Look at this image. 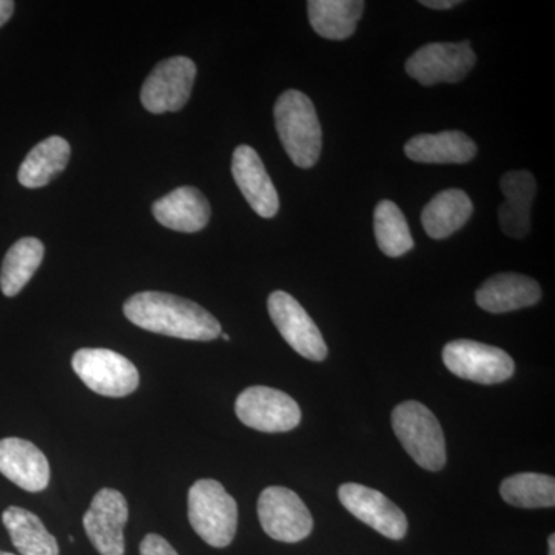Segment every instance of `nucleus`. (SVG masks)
I'll return each mask as SVG.
<instances>
[{
    "label": "nucleus",
    "instance_id": "7c9ffc66",
    "mask_svg": "<svg viewBox=\"0 0 555 555\" xmlns=\"http://www.w3.org/2000/svg\"><path fill=\"white\" fill-rule=\"evenodd\" d=\"M222 338H224V339H225V341H230V337H229V335L222 334Z\"/></svg>",
    "mask_w": 555,
    "mask_h": 555
},
{
    "label": "nucleus",
    "instance_id": "39448f33",
    "mask_svg": "<svg viewBox=\"0 0 555 555\" xmlns=\"http://www.w3.org/2000/svg\"><path fill=\"white\" fill-rule=\"evenodd\" d=\"M72 366L83 385L102 397H127L139 386L137 366L113 350L79 349L73 356Z\"/></svg>",
    "mask_w": 555,
    "mask_h": 555
},
{
    "label": "nucleus",
    "instance_id": "aec40b11",
    "mask_svg": "<svg viewBox=\"0 0 555 555\" xmlns=\"http://www.w3.org/2000/svg\"><path fill=\"white\" fill-rule=\"evenodd\" d=\"M473 211V201L463 190H443L423 208V228L430 238L444 240L462 229Z\"/></svg>",
    "mask_w": 555,
    "mask_h": 555
},
{
    "label": "nucleus",
    "instance_id": "6ab92c4d",
    "mask_svg": "<svg viewBox=\"0 0 555 555\" xmlns=\"http://www.w3.org/2000/svg\"><path fill=\"white\" fill-rule=\"evenodd\" d=\"M404 153L423 164H466L476 158L477 145L463 131H441L409 139Z\"/></svg>",
    "mask_w": 555,
    "mask_h": 555
},
{
    "label": "nucleus",
    "instance_id": "f257e3e1",
    "mask_svg": "<svg viewBox=\"0 0 555 555\" xmlns=\"http://www.w3.org/2000/svg\"><path fill=\"white\" fill-rule=\"evenodd\" d=\"M134 326L189 341H211L221 335V324L208 310L190 299L164 292H141L124 305Z\"/></svg>",
    "mask_w": 555,
    "mask_h": 555
},
{
    "label": "nucleus",
    "instance_id": "dca6fc26",
    "mask_svg": "<svg viewBox=\"0 0 555 555\" xmlns=\"http://www.w3.org/2000/svg\"><path fill=\"white\" fill-rule=\"evenodd\" d=\"M505 203L499 208V222L505 235L524 240L531 229V207L537 182L531 171H507L500 181Z\"/></svg>",
    "mask_w": 555,
    "mask_h": 555
},
{
    "label": "nucleus",
    "instance_id": "7ed1b4c3",
    "mask_svg": "<svg viewBox=\"0 0 555 555\" xmlns=\"http://www.w3.org/2000/svg\"><path fill=\"white\" fill-rule=\"evenodd\" d=\"M189 520L207 545L225 547L235 539L238 505L219 481L204 478L190 488Z\"/></svg>",
    "mask_w": 555,
    "mask_h": 555
},
{
    "label": "nucleus",
    "instance_id": "6e6552de",
    "mask_svg": "<svg viewBox=\"0 0 555 555\" xmlns=\"http://www.w3.org/2000/svg\"><path fill=\"white\" fill-rule=\"evenodd\" d=\"M236 415L247 427L261 433H288L301 422V409L283 390L272 387H247L235 404Z\"/></svg>",
    "mask_w": 555,
    "mask_h": 555
},
{
    "label": "nucleus",
    "instance_id": "f3484780",
    "mask_svg": "<svg viewBox=\"0 0 555 555\" xmlns=\"http://www.w3.org/2000/svg\"><path fill=\"white\" fill-rule=\"evenodd\" d=\"M542 298V288L532 278L499 273L486 280L476 294L477 305L489 313H506L531 308Z\"/></svg>",
    "mask_w": 555,
    "mask_h": 555
},
{
    "label": "nucleus",
    "instance_id": "393cba45",
    "mask_svg": "<svg viewBox=\"0 0 555 555\" xmlns=\"http://www.w3.org/2000/svg\"><path fill=\"white\" fill-rule=\"evenodd\" d=\"M374 230L379 250L386 257L400 258L414 248L406 218L392 201H379L375 207Z\"/></svg>",
    "mask_w": 555,
    "mask_h": 555
},
{
    "label": "nucleus",
    "instance_id": "412c9836",
    "mask_svg": "<svg viewBox=\"0 0 555 555\" xmlns=\"http://www.w3.org/2000/svg\"><path fill=\"white\" fill-rule=\"evenodd\" d=\"M69 155H72V147L64 138L43 139L22 163L17 179L27 189L46 188L65 170Z\"/></svg>",
    "mask_w": 555,
    "mask_h": 555
},
{
    "label": "nucleus",
    "instance_id": "f03ea898",
    "mask_svg": "<svg viewBox=\"0 0 555 555\" xmlns=\"http://www.w3.org/2000/svg\"><path fill=\"white\" fill-rule=\"evenodd\" d=\"M273 115L278 137L292 163L301 169L315 166L323 149V131L312 101L301 91H284Z\"/></svg>",
    "mask_w": 555,
    "mask_h": 555
},
{
    "label": "nucleus",
    "instance_id": "9b49d317",
    "mask_svg": "<svg viewBox=\"0 0 555 555\" xmlns=\"http://www.w3.org/2000/svg\"><path fill=\"white\" fill-rule=\"evenodd\" d=\"M268 309L281 337L295 352L312 361H323L327 357L326 341L320 328L291 294L273 292L268 299Z\"/></svg>",
    "mask_w": 555,
    "mask_h": 555
},
{
    "label": "nucleus",
    "instance_id": "cd10ccee",
    "mask_svg": "<svg viewBox=\"0 0 555 555\" xmlns=\"http://www.w3.org/2000/svg\"><path fill=\"white\" fill-rule=\"evenodd\" d=\"M420 3L430 10H451L460 5L459 0H423Z\"/></svg>",
    "mask_w": 555,
    "mask_h": 555
},
{
    "label": "nucleus",
    "instance_id": "20e7f679",
    "mask_svg": "<svg viewBox=\"0 0 555 555\" xmlns=\"http://www.w3.org/2000/svg\"><path fill=\"white\" fill-rule=\"evenodd\" d=\"M392 426L401 447L416 465L433 473L443 469L447 465L443 429L425 404L418 401L398 404L392 412Z\"/></svg>",
    "mask_w": 555,
    "mask_h": 555
},
{
    "label": "nucleus",
    "instance_id": "5701e85b",
    "mask_svg": "<svg viewBox=\"0 0 555 555\" xmlns=\"http://www.w3.org/2000/svg\"><path fill=\"white\" fill-rule=\"evenodd\" d=\"M2 521L21 555H60L56 539L30 511L17 506L7 507Z\"/></svg>",
    "mask_w": 555,
    "mask_h": 555
},
{
    "label": "nucleus",
    "instance_id": "c756f323",
    "mask_svg": "<svg viewBox=\"0 0 555 555\" xmlns=\"http://www.w3.org/2000/svg\"><path fill=\"white\" fill-rule=\"evenodd\" d=\"M547 543H550V555H555V535H551L550 540H547Z\"/></svg>",
    "mask_w": 555,
    "mask_h": 555
},
{
    "label": "nucleus",
    "instance_id": "423d86ee",
    "mask_svg": "<svg viewBox=\"0 0 555 555\" xmlns=\"http://www.w3.org/2000/svg\"><path fill=\"white\" fill-rule=\"evenodd\" d=\"M444 366L459 378L499 385L513 377L516 364L500 347L483 345L473 339H455L443 349Z\"/></svg>",
    "mask_w": 555,
    "mask_h": 555
},
{
    "label": "nucleus",
    "instance_id": "f8f14e48",
    "mask_svg": "<svg viewBox=\"0 0 555 555\" xmlns=\"http://www.w3.org/2000/svg\"><path fill=\"white\" fill-rule=\"evenodd\" d=\"M129 521V505L116 489L102 488L93 496L90 509L82 518L83 529L91 545L101 555H124V528Z\"/></svg>",
    "mask_w": 555,
    "mask_h": 555
},
{
    "label": "nucleus",
    "instance_id": "c85d7f7f",
    "mask_svg": "<svg viewBox=\"0 0 555 555\" xmlns=\"http://www.w3.org/2000/svg\"><path fill=\"white\" fill-rule=\"evenodd\" d=\"M13 13L14 2H11V0H0V27H3L10 21Z\"/></svg>",
    "mask_w": 555,
    "mask_h": 555
},
{
    "label": "nucleus",
    "instance_id": "4468645a",
    "mask_svg": "<svg viewBox=\"0 0 555 555\" xmlns=\"http://www.w3.org/2000/svg\"><path fill=\"white\" fill-rule=\"evenodd\" d=\"M232 173L248 206L261 218H273L280 210V196L261 158L250 145L233 153Z\"/></svg>",
    "mask_w": 555,
    "mask_h": 555
},
{
    "label": "nucleus",
    "instance_id": "1a4fd4ad",
    "mask_svg": "<svg viewBox=\"0 0 555 555\" xmlns=\"http://www.w3.org/2000/svg\"><path fill=\"white\" fill-rule=\"evenodd\" d=\"M476 62L477 56L469 42L427 43L409 57L406 72L425 87L456 83L469 75Z\"/></svg>",
    "mask_w": 555,
    "mask_h": 555
},
{
    "label": "nucleus",
    "instance_id": "9d476101",
    "mask_svg": "<svg viewBox=\"0 0 555 555\" xmlns=\"http://www.w3.org/2000/svg\"><path fill=\"white\" fill-rule=\"evenodd\" d=\"M195 78L196 65L189 57L159 62L142 86V105L153 115L179 112L190 100Z\"/></svg>",
    "mask_w": 555,
    "mask_h": 555
},
{
    "label": "nucleus",
    "instance_id": "ddd939ff",
    "mask_svg": "<svg viewBox=\"0 0 555 555\" xmlns=\"http://www.w3.org/2000/svg\"><path fill=\"white\" fill-rule=\"evenodd\" d=\"M339 502L358 520L390 540H401L408 532L403 511L377 489L358 483H345L338 489Z\"/></svg>",
    "mask_w": 555,
    "mask_h": 555
},
{
    "label": "nucleus",
    "instance_id": "2f4dec72",
    "mask_svg": "<svg viewBox=\"0 0 555 555\" xmlns=\"http://www.w3.org/2000/svg\"><path fill=\"white\" fill-rule=\"evenodd\" d=\"M0 555H16V554L3 553V551H0Z\"/></svg>",
    "mask_w": 555,
    "mask_h": 555
},
{
    "label": "nucleus",
    "instance_id": "b1692460",
    "mask_svg": "<svg viewBox=\"0 0 555 555\" xmlns=\"http://www.w3.org/2000/svg\"><path fill=\"white\" fill-rule=\"evenodd\" d=\"M46 248L39 240L22 238L11 246L0 270V288L5 297H16L42 264Z\"/></svg>",
    "mask_w": 555,
    "mask_h": 555
},
{
    "label": "nucleus",
    "instance_id": "0eeeda50",
    "mask_svg": "<svg viewBox=\"0 0 555 555\" xmlns=\"http://www.w3.org/2000/svg\"><path fill=\"white\" fill-rule=\"evenodd\" d=\"M259 524L266 534L284 543L308 539L313 529L312 514L297 492L283 486H270L258 500Z\"/></svg>",
    "mask_w": 555,
    "mask_h": 555
},
{
    "label": "nucleus",
    "instance_id": "bb28decb",
    "mask_svg": "<svg viewBox=\"0 0 555 555\" xmlns=\"http://www.w3.org/2000/svg\"><path fill=\"white\" fill-rule=\"evenodd\" d=\"M139 553L141 555H179L177 550L158 534L145 535L139 546Z\"/></svg>",
    "mask_w": 555,
    "mask_h": 555
},
{
    "label": "nucleus",
    "instance_id": "2eb2a0df",
    "mask_svg": "<svg viewBox=\"0 0 555 555\" xmlns=\"http://www.w3.org/2000/svg\"><path fill=\"white\" fill-rule=\"evenodd\" d=\"M0 474L28 492H40L50 483V463L31 441L10 437L0 440Z\"/></svg>",
    "mask_w": 555,
    "mask_h": 555
},
{
    "label": "nucleus",
    "instance_id": "a211bd4d",
    "mask_svg": "<svg viewBox=\"0 0 555 555\" xmlns=\"http://www.w3.org/2000/svg\"><path fill=\"white\" fill-rule=\"evenodd\" d=\"M156 221L175 232L196 233L210 221L211 208L195 188H179L156 201L152 207Z\"/></svg>",
    "mask_w": 555,
    "mask_h": 555
},
{
    "label": "nucleus",
    "instance_id": "a878e982",
    "mask_svg": "<svg viewBox=\"0 0 555 555\" xmlns=\"http://www.w3.org/2000/svg\"><path fill=\"white\" fill-rule=\"evenodd\" d=\"M500 494L509 505L535 509L555 505V480L545 474L524 473L505 478Z\"/></svg>",
    "mask_w": 555,
    "mask_h": 555
},
{
    "label": "nucleus",
    "instance_id": "4be33fe9",
    "mask_svg": "<svg viewBox=\"0 0 555 555\" xmlns=\"http://www.w3.org/2000/svg\"><path fill=\"white\" fill-rule=\"evenodd\" d=\"M361 0H310L308 13L313 30L324 39L343 40L357 30L363 16Z\"/></svg>",
    "mask_w": 555,
    "mask_h": 555
}]
</instances>
